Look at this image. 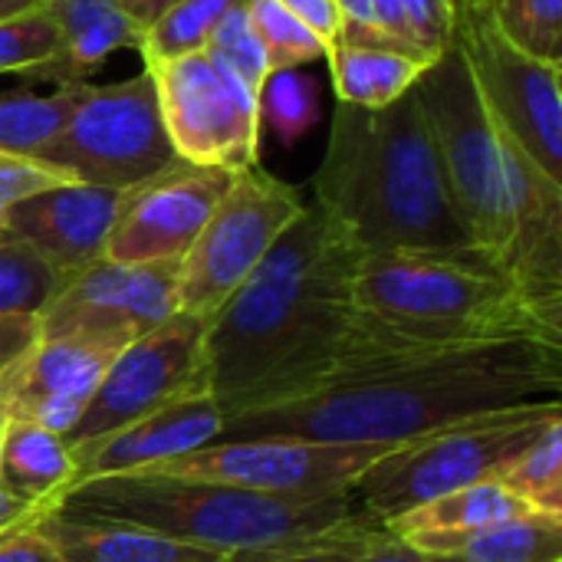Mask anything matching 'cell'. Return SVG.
I'll list each match as a JSON object with an SVG mask.
<instances>
[{"label":"cell","mask_w":562,"mask_h":562,"mask_svg":"<svg viewBox=\"0 0 562 562\" xmlns=\"http://www.w3.org/2000/svg\"><path fill=\"white\" fill-rule=\"evenodd\" d=\"M362 250L310 204L207 316L204 372L224 422L316 395L356 349Z\"/></svg>","instance_id":"cell-1"},{"label":"cell","mask_w":562,"mask_h":562,"mask_svg":"<svg viewBox=\"0 0 562 562\" xmlns=\"http://www.w3.org/2000/svg\"><path fill=\"white\" fill-rule=\"evenodd\" d=\"M560 389L562 346L540 339L448 349H359L316 395L277 412L231 418L217 441L405 445L477 415L553 402Z\"/></svg>","instance_id":"cell-2"},{"label":"cell","mask_w":562,"mask_h":562,"mask_svg":"<svg viewBox=\"0 0 562 562\" xmlns=\"http://www.w3.org/2000/svg\"><path fill=\"white\" fill-rule=\"evenodd\" d=\"M313 191L362 254L484 257L451 207L415 86L385 109L336 102Z\"/></svg>","instance_id":"cell-3"},{"label":"cell","mask_w":562,"mask_h":562,"mask_svg":"<svg viewBox=\"0 0 562 562\" xmlns=\"http://www.w3.org/2000/svg\"><path fill=\"white\" fill-rule=\"evenodd\" d=\"M356 349H448L540 339L562 346L487 257L362 254L356 270Z\"/></svg>","instance_id":"cell-4"},{"label":"cell","mask_w":562,"mask_h":562,"mask_svg":"<svg viewBox=\"0 0 562 562\" xmlns=\"http://www.w3.org/2000/svg\"><path fill=\"white\" fill-rule=\"evenodd\" d=\"M56 510L138 524L214 553H240L359 520L352 497L300 501L227 484L122 474L72 487Z\"/></svg>","instance_id":"cell-5"},{"label":"cell","mask_w":562,"mask_h":562,"mask_svg":"<svg viewBox=\"0 0 562 562\" xmlns=\"http://www.w3.org/2000/svg\"><path fill=\"white\" fill-rule=\"evenodd\" d=\"M557 415H562L560 398L527 402L405 441L352 484V507L362 520L382 527L441 494L494 481Z\"/></svg>","instance_id":"cell-6"},{"label":"cell","mask_w":562,"mask_h":562,"mask_svg":"<svg viewBox=\"0 0 562 562\" xmlns=\"http://www.w3.org/2000/svg\"><path fill=\"white\" fill-rule=\"evenodd\" d=\"M445 188L471 244L501 267L510 247V194L497 125L471 79L461 46L448 49L415 82ZM504 273V270H501Z\"/></svg>","instance_id":"cell-7"},{"label":"cell","mask_w":562,"mask_h":562,"mask_svg":"<svg viewBox=\"0 0 562 562\" xmlns=\"http://www.w3.org/2000/svg\"><path fill=\"white\" fill-rule=\"evenodd\" d=\"M33 158L72 181L112 191H128L181 161L168 142L148 69L109 86L82 82L72 115Z\"/></svg>","instance_id":"cell-8"},{"label":"cell","mask_w":562,"mask_h":562,"mask_svg":"<svg viewBox=\"0 0 562 562\" xmlns=\"http://www.w3.org/2000/svg\"><path fill=\"white\" fill-rule=\"evenodd\" d=\"M494 119L562 184V66L537 59L497 23L491 0H454V36Z\"/></svg>","instance_id":"cell-9"},{"label":"cell","mask_w":562,"mask_h":562,"mask_svg":"<svg viewBox=\"0 0 562 562\" xmlns=\"http://www.w3.org/2000/svg\"><path fill=\"white\" fill-rule=\"evenodd\" d=\"M303 207L300 191L260 165L234 171L231 188L181 257L178 310L211 316L257 270Z\"/></svg>","instance_id":"cell-10"},{"label":"cell","mask_w":562,"mask_h":562,"mask_svg":"<svg viewBox=\"0 0 562 562\" xmlns=\"http://www.w3.org/2000/svg\"><path fill=\"white\" fill-rule=\"evenodd\" d=\"M398 445H323L293 438L211 441L184 458L142 471L145 477H178L227 484L254 494L326 501L349 494L352 484Z\"/></svg>","instance_id":"cell-11"},{"label":"cell","mask_w":562,"mask_h":562,"mask_svg":"<svg viewBox=\"0 0 562 562\" xmlns=\"http://www.w3.org/2000/svg\"><path fill=\"white\" fill-rule=\"evenodd\" d=\"M155 79L161 122L188 165L244 171L260 165L257 102L207 53L145 66Z\"/></svg>","instance_id":"cell-12"},{"label":"cell","mask_w":562,"mask_h":562,"mask_svg":"<svg viewBox=\"0 0 562 562\" xmlns=\"http://www.w3.org/2000/svg\"><path fill=\"white\" fill-rule=\"evenodd\" d=\"M178 260H95L66 273L40 313V339H92L125 349L178 313Z\"/></svg>","instance_id":"cell-13"},{"label":"cell","mask_w":562,"mask_h":562,"mask_svg":"<svg viewBox=\"0 0 562 562\" xmlns=\"http://www.w3.org/2000/svg\"><path fill=\"white\" fill-rule=\"evenodd\" d=\"M204 329L207 316L171 313L161 326L148 329L128 342L105 369L92 402L86 405L79 425L69 431V451H79L145 412L181 395L194 382L207 379L204 372Z\"/></svg>","instance_id":"cell-14"},{"label":"cell","mask_w":562,"mask_h":562,"mask_svg":"<svg viewBox=\"0 0 562 562\" xmlns=\"http://www.w3.org/2000/svg\"><path fill=\"white\" fill-rule=\"evenodd\" d=\"M231 181L234 171L227 168L175 161L168 171L128 188L105 240V260L181 263Z\"/></svg>","instance_id":"cell-15"},{"label":"cell","mask_w":562,"mask_h":562,"mask_svg":"<svg viewBox=\"0 0 562 562\" xmlns=\"http://www.w3.org/2000/svg\"><path fill=\"white\" fill-rule=\"evenodd\" d=\"M497 135L514 221L501 270L547 323L562 329V184L510 135L501 128Z\"/></svg>","instance_id":"cell-16"},{"label":"cell","mask_w":562,"mask_h":562,"mask_svg":"<svg viewBox=\"0 0 562 562\" xmlns=\"http://www.w3.org/2000/svg\"><path fill=\"white\" fill-rule=\"evenodd\" d=\"M119 352L92 339H36L0 375V422H26L69 438Z\"/></svg>","instance_id":"cell-17"},{"label":"cell","mask_w":562,"mask_h":562,"mask_svg":"<svg viewBox=\"0 0 562 562\" xmlns=\"http://www.w3.org/2000/svg\"><path fill=\"white\" fill-rule=\"evenodd\" d=\"M221 431H224V415L207 389V379H201L181 395L168 398L165 405L128 422L125 428L72 451L76 461L72 487L102 477L142 474L148 468L184 458L217 441Z\"/></svg>","instance_id":"cell-18"},{"label":"cell","mask_w":562,"mask_h":562,"mask_svg":"<svg viewBox=\"0 0 562 562\" xmlns=\"http://www.w3.org/2000/svg\"><path fill=\"white\" fill-rule=\"evenodd\" d=\"M125 191L82 181L56 184L23 198L0 214V237L20 240L63 277L105 257V240Z\"/></svg>","instance_id":"cell-19"},{"label":"cell","mask_w":562,"mask_h":562,"mask_svg":"<svg viewBox=\"0 0 562 562\" xmlns=\"http://www.w3.org/2000/svg\"><path fill=\"white\" fill-rule=\"evenodd\" d=\"M63 562H224L227 553H214L194 543H181L158 530L92 517L49 510L33 524Z\"/></svg>","instance_id":"cell-20"},{"label":"cell","mask_w":562,"mask_h":562,"mask_svg":"<svg viewBox=\"0 0 562 562\" xmlns=\"http://www.w3.org/2000/svg\"><path fill=\"white\" fill-rule=\"evenodd\" d=\"M530 507L520 504L507 487L484 481L471 484L451 494H441L422 507H412L392 520L382 524V530L415 550L425 553H448L458 540L494 527L501 520H510L517 514H527Z\"/></svg>","instance_id":"cell-21"},{"label":"cell","mask_w":562,"mask_h":562,"mask_svg":"<svg viewBox=\"0 0 562 562\" xmlns=\"http://www.w3.org/2000/svg\"><path fill=\"white\" fill-rule=\"evenodd\" d=\"M59 33V63L53 79H82L119 49L142 46V26L115 0H46Z\"/></svg>","instance_id":"cell-22"},{"label":"cell","mask_w":562,"mask_h":562,"mask_svg":"<svg viewBox=\"0 0 562 562\" xmlns=\"http://www.w3.org/2000/svg\"><path fill=\"white\" fill-rule=\"evenodd\" d=\"M76 461L69 441L26 422H7L0 441V484L40 507L56 510L72 491Z\"/></svg>","instance_id":"cell-23"},{"label":"cell","mask_w":562,"mask_h":562,"mask_svg":"<svg viewBox=\"0 0 562 562\" xmlns=\"http://www.w3.org/2000/svg\"><path fill=\"white\" fill-rule=\"evenodd\" d=\"M326 63L333 69V86L339 102L359 105V109H385L395 99H402L431 63L412 59L395 49L379 46H352L339 43L326 53Z\"/></svg>","instance_id":"cell-24"},{"label":"cell","mask_w":562,"mask_h":562,"mask_svg":"<svg viewBox=\"0 0 562 562\" xmlns=\"http://www.w3.org/2000/svg\"><path fill=\"white\" fill-rule=\"evenodd\" d=\"M441 557L458 562H562V517L527 510L458 540Z\"/></svg>","instance_id":"cell-25"},{"label":"cell","mask_w":562,"mask_h":562,"mask_svg":"<svg viewBox=\"0 0 562 562\" xmlns=\"http://www.w3.org/2000/svg\"><path fill=\"white\" fill-rule=\"evenodd\" d=\"M82 79L56 82L49 95H40L33 89H13L0 95V151L16 155H36L76 109Z\"/></svg>","instance_id":"cell-26"},{"label":"cell","mask_w":562,"mask_h":562,"mask_svg":"<svg viewBox=\"0 0 562 562\" xmlns=\"http://www.w3.org/2000/svg\"><path fill=\"white\" fill-rule=\"evenodd\" d=\"M520 504L537 514L562 517V415L550 418L543 431L494 477Z\"/></svg>","instance_id":"cell-27"},{"label":"cell","mask_w":562,"mask_h":562,"mask_svg":"<svg viewBox=\"0 0 562 562\" xmlns=\"http://www.w3.org/2000/svg\"><path fill=\"white\" fill-rule=\"evenodd\" d=\"M247 0H175L151 26L142 30V63H165L191 53H204L217 23Z\"/></svg>","instance_id":"cell-28"},{"label":"cell","mask_w":562,"mask_h":562,"mask_svg":"<svg viewBox=\"0 0 562 562\" xmlns=\"http://www.w3.org/2000/svg\"><path fill=\"white\" fill-rule=\"evenodd\" d=\"M63 273L20 240L0 237V316H40Z\"/></svg>","instance_id":"cell-29"},{"label":"cell","mask_w":562,"mask_h":562,"mask_svg":"<svg viewBox=\"0 0 562 562\" xmlns=\"http://www.w3.org/2000/svg\"><path fill=\"white\" fill-rule=\"evenodd\" d=\"M319 119V92L310 76L300 69H277L267 76L260 102H257V122L260 132L270 128L283 145L300 142Z\"/></svg>","instance_id":"cell-30"},{"label":"cell","mask_w":562,"mask_h":562,"mask_svg":"<svg viewBox=\"0 0 562 562\" xmlns=\"http://www.w3.org/2000/svg\"><path fill=\"white\" fill-rule=\"evenodd\" d=\"M204 53L214 59V66H221L254 102H260L263 82L270 76V63H267V49L247 16V7H234L217 30L211 33Z\"/></svg>","instance_id":"cell-31"},{"label":"cell","mask_w":562,"mask_h":562,"mask_svg":"<svg viewBox=\"0 0 562 562\" xmlns=\"http://www.w3.org/2000/svg\"><path fill=\"white\" fill-rule=\"evenodd\" d=\"M59 53V33L46 7L0 20V76L30 72L36 79H53Z\"/></svg>","instance_id":"cell-32"},{"label":"cell","mask_w":562,"mask_h":562,"mask_svg":"<svg viewBox=\"0 0 562 562\" xmlns=\"http://www.w3.org/2000/svg\"><path fill=\"white\" fill-rule=\"evenodd\" d=\"M372 530L379 527L359 517V520H349V524H339L310 537H293L280 543L240 550V553H231L224 562H352Z\"/></svg>","instance_id":"cell-33"},{"label":"cell","mask_w":562,"mask_h":562,"mask_svg":"<svg viewBox=\"0 0 562 562\" xmlns=\"http://www.w3.org/2000/svg\"><path fill=\"white\" fill-rule=\"evenodd\" d=\"M247 16L267 49L270 72L277 69H300L306 63L326 59V46L277 0H247Z\"/></svg>","instance_id":"cell-34"},{"label":"cell","mask_w":562,"mask_h":562,"mask_svg":"<svg viewBox=\"0 0 562 562\" xmlns=\"http://www.w3.org/2000/svg\"><path fill=\"white\" fill-rule=\"evenodd\" d=\"M504 33L537 59L560 63L562 0H491Z\"/></svg>","instance_id":"cell-35"},{"label":"cell","mask_w":562,"mask_h":562,"mask_svg":"<svg viewBox=\"0 0 562 562\" xmlns=\"http://www.w3.org/2000/svg\"><path fill=\"white\" fill-rule=\"evenodd\" d=\"M72 178L33 155H16V151H0V214L13 204H20L23 198L56 188V184H69Z\"/></svg>","instance_id":"cell-36"},{"label":"cell","mask_w":562,"mask_h":562,"mask_svg":"<svg viewBox=\"0 0 562 562\" xmlns=\"http://www.w3.org/2000/svg\"><path fill=\"white\" fill-rule=\"evenodd\" d=\"M405 20L428 56H441L454 36V0H398Z\"/></svg>","instance_id":"cell-37"},{"label":"cell","mask_w":562,"mask_h":562,"mask_svg":"<svg viewBox=\"0 0 562 562\" xmlns=\"http://www.w3.org/2000/svg\"><path fill=\"white\" fill-rule=\"evenodd\" d=\"M277 3L286 7L326 46V53L342 43V16L336 0H277Z\"/></svg>","instance_id":"cell-38"},{"label":"cell","mask_w":562,"mask_h":562,"mask_svg":"<svg viewBox=\"0 0 562 562\" xmlns=\"http://www.w3.org/2000/svg\"><path fill=\"white\" fill-rule=\"evenodd\" d=\"M352 562H458L454 557H441V553H425L415 550L395 537H389L382 527L369 533V540L362 543V550L356 553Z\"/></svg>","instance_id":"cell-39"},{"label":"cell","mask_w":562,"mask_h":562,"mask_svg":"<svg viewBox=\"0 0 562 562\" xmlns=\"http://www.w3.org/2000/svg\"><path fill=\"white\" fill-rule=\"evenodd\" d=\"M33 524L0 533V562H63Z\"/></svg>","instance_id":"cell-40"},{"label":"cell","mask_w":562,"mask_h":562,"mask_svg":"<svg viewBox=\"0 0 562 562\" xmlns=\"http://www.w3.org/2000/svg\"><path fill=\"white\" fill-rule=\"evenodd\" d=\"M40 339V316H0V375Z\"/></svg>","instance_id":"cell-41"},{"label":"cell","mask_w":562,"mask_h":562,"mask_svg":"<svg viewBox=\"0 0 562 562\" xmlns=\"http://www.w3.org/2000/svg\"><path fill=\"white\" fill-rule=\"evenodd\" d=\"M115 3H119V7H122V10H125V13H128L142 30H145V26H151V23L168 10L175 0H115Z\"/></svg>","instance_id":"cell-42"},{"label":"cell","mask_w":562,"mask_h":562,"mask_svg":"<svg viewBox=\"0 0 562 562\" xmlns=\"http://www.w3.org/2000/svg\"><path fill=\"white\" fill-rule=\"evenodd\" d=\"M46 0H0V20H10V16H20V13H30L36 7H43Z\"/></svg>","instance_id":"cell-43"},{"label":"cell","mask_w":562,"mask_h":562,"mask_svg":"<svg viewBox=\"0 0 562 562\" xmlns=\"http://www.w3.org/2000/svg\"><path fill=\"white\" fill-rule=\"evenodd\" d=\"M3 428H7V425H3V422H0V441H3Z\"/></svg>","instance_id":"cell-44"}]
</instances>
